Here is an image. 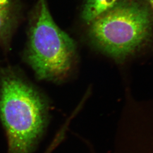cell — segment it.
<instances>
[{"label":"cell","instance_id":"cell-1","mask_svg":"<svg viewBox=\"0 0 153 153\" xmlns=\"http://www.w3.org/2000/svg\"><path fill=\"white\" fill-rule=\"evenodd\" d=\"M49 102L20 70L0 69V120L9 153H32L48 124Z\"/></svg>","mask_w":153,"mask_h":153},{"label":"cell","instance_id":"cell-2","mask_svg":"<svg viewBox=\"0 0 153 153\" xmlns=\"http://www.w3.org/2000/svg\"><path fill=\"white\" fill-rule=\"evenodd\" d=\"M76 44L56 23L46 0H38L28 22L26 62L40 81L61 83L74 65Z\"/></svg>","mask_w":153,"mask_h":153},{"label":"cell","instance_id":"cell-3","mask_svg":"<svg viewBox=\"0 0 153 153\" xmlns=\"http://www.w3.org/2000/svg\"><path fill=\"white\" fill-rule=\"evenodd\" d=\"M152 16L149 6L141 0H119L88 24V36L104 53L123 59L150 38Z\"/></svg>","mask_w":153,"mask_h":153},{"label":"cell","instance_id":"cell-4","mask_svg":"<svg viewBox=\"0 0 153 153\" xmlns=\"http://www.w3.org/2000/svg\"><path fill=\"white\" fill-rule=\"evenodd\" d=\"M21 14L19 0H0V46L6 51L10 49Z\"/></svg>","mask_w":153,"mask_h":153},{"label":"cell","instance_id":"cell-5","mask_svg":"<svg viewBox=\"0 0 153 153\" xmlns=\"http://www.w3.org/2000/svg\"><path fill=\"white\" fill-rule=\"evenodd\" d=\"M119 0H85L82 6L81 18L86 24L115 6Z\"/></svg>","mask_w":153,"mask_h":153},{"label":"cell","instance_id":"cell-6","mask_svg":"<svg viewBox=\"0 0 153 153\" xmlns=\"http://www.w3.org/2000/svg\"><path fill=\"white\" fill-rule=\"evenodd\" d=\"M147 2H148V5L149 7V8H150V11L152 12V14L153 17V0H146Z\"/></svg>","mask_w":153,"mask_h":153}]
</instances>
